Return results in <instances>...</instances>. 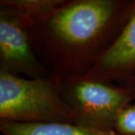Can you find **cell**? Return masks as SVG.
<instances>
[{"label": "cell", "instance_id": "6da1fadb", "mask_svg": "<svg viewBox=\"0 0 135 135\" xmlns=\"http://www.w3.org/2000/svg\"><path fill=\"white\" fill-rule=\"evenodd\" d=\"M135 11V0H65L42 22L27 25L35 55L51 76H86Z\"/></svg>", "mask_w": 135, "mask_h": 135}, {"label": "cell", "instance_id": "7a4b0ae2", "mask_svg": "<svg viewBox=\"0 0 135 135\" xmlns=\"http://www.w3.org/2000/svg\"><path fill=\"white\" fill-rule=\"evenodd\" d=\"M0 122L76 123L53 76L26 78L0 70Z\"/></svg>", "mask_w": 135, "mask_h": 135}, {"label": "cell", "instance_id": "3957f363", "mask_svg": "<svg viewBox=\"0 0 135 135\" xmlns=\"http://www.w3.org/2000/svg\"><path fill=\"white\" fill-rule=\"evenodd\" d=\"M59 82L63 98L75 114V125L85 128L114 131L121 110L135 101L128 88L116 83L86 77Z\"/></svg>", "mask_w": 135, "mask_h": 135}, {"label": "cell", "instance_id": "277c9868", "mask_svg": "<svg viewBox=\"0 0 135 135\" xmlns=\"http://www.w3.org/2000/svg\"><path fill=\"white\" fill-rule=\"evenodd\" d=\"M0 70L26 78L51 76L35 55L25 20L3 6H0Z\"/></svg>", "mask_w": 135, "mask_h": 135}, {"label": "cell", "instance_id": "5b68a950", "mask_svg": "<svg viewBox=\"0 0 135 135\" xmlns=\"http://www.w3.org/2000/svg\"><path fill=\"white\" fill-rule=\"evenodd\" d=\"M135 75V11L86 78L124 85Z\"/></svg>", "mask_w": 135, "mask_h": 135}, {"label": "cell", "instance_id": "8992f818", "mask_svg": "<svg viewBox=\"0 0 135 135\" xmlns=\"http://www.w3.org/2000/svg\"><path fill=\"white\" fill-rule=\"evenodd\" d=\"M3 135H119L114 131L103 132L72 123H9L0 122Z\"/></svg>", "mask_w": 135, "mask_h": 135}, {"label": "cell", "instance_id": "52a82bcc", "mask_svg": "<svg viewBox=\"0 0 135 135\" xmlns=\"http://www.w3.org/2000/svg\"><path fill=\"white\" fill-rule=\"evenodd\" d=\"M65 0H1L0 6L18 13L27 25L44 21Z\"/></svg>", "mask_w": 135, "mask_h": 135}, {"label": "cell", "instance_id": "ba28073f", "mask_svg": "<svg viewBox=\"0 0 135 135\" xmlns=\"http://www.w3.org/2000/svg\"><path fill=\"white\" fill-rule=\"evenodd\" d=\"M114 132L119 135H135V104L132 103L121 110L116 120Z\"/></svg>", "mask_w": 135, "mask_h": 135}, {"label": "cell", "instance_id": "9c48e42d", "mask_svg": "<svg viewBox=\"0 0 135 135\" xmlns=\"http://www.w3.org/2000/svg\"><path fill=\"white\" fill-rule=\"evenodd\" d=\"M122 86H125V87L128 88L129 90H131V92H132V94H133L134 100H135V75L132 78H130V79H129L127 82Z\"/></svg>", "mask_w": 135, "mask_h": 135}]
</instances>
